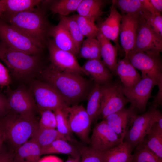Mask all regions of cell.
<instances>
[{
    "instance_id": "cell-9",
    "label": "cell",
    "mask_w": 162,
    "mask_h": 162,
    "mask_svg": "<svg viewBox=\"0 0 162 162\" xmlns=\"http://www.w3.org/2000/svg\"><path fill=\"white\" fill-rule=\"evenodd\" d=\"M122 86V84L112 82L100 85V114L104 118L123 109L129 102L123 92Z\"/></svg>"
},
{
    "instance_id": "cell-11",
    "label": "cell",
    "mask_w": 162,
    "mask_h": 162,
    "mask_svg": "<svg viewBox=\"0 0 162 162\" xmlns=\"http://www.w3.org/2000/svg\"><path fill=\"white\" fill-rule=\"evenodd\" d=\"M158 84L154 79L147 76H141L140 81L132 87L125 88L123 85L122 90L131 106L140 112H143L146 111L153 88Z\"/></svg>"
},
{
    "instance_id": "cell-46",
    "label": "cell",
    "mask_w": 162,
    "mask_h": 162,
    "mask_svg": "<svg viewBox=\"0 0 162 162\" xmlns=\"http://www.w3.org/2000/svg\"><path fill=\"white\" fill-rule=\"evenodd\" d=\"M80 157L79 154L75 156H70L65 162H80Z\"/></svg>"
},
{
    "instance_id": "cell-36",
    "label": "cell",
    "mask_w": 162,
    "mask_h": 162,
    "mask_svg": "<svg viewBox=\"0 0 162 162\" xmlns=\"http://www.w3.org/2000/svg\"><path fill=\"white\" fill-rule=\"evenodd\" d=\"M70 17L76 21L82 34L84 37L88 38H97L99 29L94 22L78 14Z\"/></svg>"
},
{
    "instance_id": "cell-18",
    "label": "cell",
    "mask_w": 162,
    "mask_h": 162,
    "mask_svg": "<svg viewBox=\"0 0 162 162\" xmlns=\"http://www.w3.org/2000/svg\"><path fill=\"white\" fill-rule=\"evenodd\" d=\"M82 68L95 83L104 85L112 82V73L101 59L88 60Z\"/></svg>"
},
{
    "instance_id": "cell-15",
    "label": "cell",
    "mask_w": 162,
    "mask_h": 162,
    "mask_svg": "<svg viewBox=\"0 0 162 162\" xmlns=\"http://www.w3.org/2000/svg\"><path fill=\"white\" fill-rule=\"evenodd\" d=\"M162 51V36L141 17L135 45L131 52Z\"/></svg>"
},
{
    "instance_id": "cell-2",
    "label": "cell",
    "mask_w": 162,
    "mask_h": 162,
    "mask_svg": "<svg viewBox=\"0 0 162 162\" xmlns=\"http://www.w3.org/2000/svg\"><path fill=\"white\" fill-rule=\"evenodd\" d=\"M43 6L15 14L4 13L1 18L45 46L52 26Z\"/></svg>"
},
{
    "instance_id": "cell-40",
    "label": "cell",
    "mask_w": 162,
    "mask_h": 162,
    "mask_svg": "<svg viewBox=\"0 0 162 162\" xmlns=\"http://www.w3.org/2000/svg\"><path fill=\"white\" fill-rule=\"evenodd\" d=\"M143 18L155 32L162 36V16L161 13L150 14Z\"/></svg>"
},
{
    "instance_id": "cell-6",
    "label": "cell",
    "mask_w": 162,
    "mask_h": 162,
    "mask_svg": "<svg viewBox=\"0 0 162 162\" xmlns=\"http://www.w3.org/2000/svg\"><path fill=\"white\" fill-rule=\"evenodd\" d=\"M161 119V112L157 109V106L152 105L146 112L136 116L125 135L124 141L128 143L133 150L143 142L153 124Z\"/></svg>"
},
{
    "instance_id": "cell-32",
    "label": "cell",
    "mask_w": 162,
    "mask_h": 162,
    "mask_svg": "<svg viewBox=\"0 0 162 162\" xmlns=\"http://www.w3.org/2000/svg\"><path fill=\"white\" fill-rule=\"evenodd\" d=\"M88 99L86 110L92 122L100 114L101 103L100 85L95 83Z\"/></svg>"
},
{
    "instance_id": "cell-16",
    "label": "cell",
    "mask_w": 162,
    "mask_h": 162,
    "mask_svg": "<svg viewBox=\"0 0 162 162\" xmlns=\"http://www.w3.org/2000/svg\"><path fill=\"white\" fill-rule=\"evenodd\" d=\"M119 36L125 58L134 48L141 16L135 14H122Z\"/></svg>"
},
{
    "instance_id": "cell-7",
    "label": "cell",
    "mask_w": 162,
    "mask_h": 162,
    "mask_svg": "<svg viewBox=\"0 0 162 162\" xmlns=\"http://www.w3.org/2000/svg\"><path fill=\"white\" fill-rule=\"evenodd\" d=\"M160 52L148 51L131 52L127 58L136 69L142 73L141 76H147L155 80L158 86L162 85V62Z\"/></svg>"
},
{
    "instance_id": "cell-48",
    "label": "cell",
    "mask_w": 162,
    "mask_h": 162,
    "mask_svg": "<svg viewBox=\"0 0 162 162\" xmlns=\"http://www.w3.org/2000/svg\"><path fill=\"white\" fill-rule=\"evenodd\" d=\"M4 12V8L2 0H0V18Z\"/></svg>"
},
{
    "instance_id": "cell-26",
    "label": "cell",
    "mask_w": 162,
    "mask_h": 162,
    "mask_svg": "<svg viewBox=\"0 0 162 162\" xmlns=\"http://www.w3.org/2000/svg\"><path fill=\"white\" fill-rule=\"evenodd\" d=\"M31 139L34 140L38 144L41 150L56 140L62 139L69 140L57 129L43 128L39 126Z\"/></svg>"
},
{
    "instance_id": "cell-41",
    "label": "cell",
    "mask_w": 162,
    "mask_h": 162,
    "mask_svg": "<svg viewBox=\"0 0 162 162\" xmlns=\"http://www.w3.org/2000/svg\"><path fill=\"white\" fill-rule=\"evenodd\" d=\"M11 80L9 71L7 68L0 62V87L3 88L11 83Z\"/></svg>"
},
{
    "instance_id": "cell-14",
    "label": "cell",
    "mask_w": 162,
    "mask_h": 162,
    "mask_svg": "<svg viewBox=\"0 0 162 162\" xmlns=\"http://www.w3.org/2000/svg\"><path fill=\"white\" fill-rule=\"evenodd\" d=\"M105 120L94 127L90 138V144L94 149L106 152L123 142Z\"/></svg>"
},
{
    "instance_id": "cell-43",
    "label": "cell",
    "mask_w": 162,
    "mask_h": 162,
    "mask_svg": "<svg viewBox=\"0 0 162 162\" xmlns=\"http://www.w3.org/2000/svg\"><path fill=\"white\" fill-rule=\"evenodd\" d=\"M158 91L154 97L152 105L156 106L161 105L162 104V86H158Z\"/></svg>"
},
{
    "instance_id": "cell-25",
    "label": "cell",
    "mask_w": 162,
    "mask_h": 162,
    "mask_svg": "<svg viewBox=\"0 0 162 162\" xmlns=\"http://www.w3.org/2000/svg\"><path fill=\"white\" fill-rule=\"evenodd\" d=\"M82 0H44L42 4L48 5L49 9L54 14L67 16L76 10Z\"/></svg>"
},
{
    "instance_id": "cell-42",
    "label": "cell",
    "mask_w": 162,
    "mask_h": 162,
    "mask_svg": "<svg viewBox=\"0 0 162 162\" xmlns=\"http://www.w3.org/2000/svg\"><path fill=\"white\" fill-rule=\"evenodd\" d=\"M10 111L7 97L0 91V118L5 116Z\"/></svg>"
},
{
    "instance_id": "cell-39",
    "label": "cell",
    "mask_w": 162,
    "mask_h": 162,
    "mask_svg": "<svg viewBox=\"0 0 162 162\" xmlns=\"http://www.w3.org/2000/svg\"><path fill=\"white\" fill-rule=\"evenodd\" d=\"M40 112L41 117L38 122L39 127L45 129H56V122L54 112L49 110L40 111Z\"/></svg>"
},
{
    "instance_id": "cell-34",
    "label": "cell",
    "mask_w": 162,
    "mask_h": 162,
    "mask_svg": "<svg viewBox=\"0 0 162 162\" xmlns=\"http://www.w3.org/2000/svg\"><path fill=\"white\" fill-rule=\"evenodd\" d=\"M135 148L131 162H162V159L152 151L143 142Z\"/></svg>"
},
{
    "instance_id": "cell-29",
    "label": "cell",
    "mask_w": 162,
    "mask_h": 162,
    "mask_svg": "<svg viewBox=\"0 0 162 162\" xmlns=\"http://www.w3.org/2000/svg\"><path fill=\"white\" fill-rule=\"evenodd\" d=\"M112 2L122 14H135L144 17L151 14L144 8L142 0H115Z\"/></svg>"
},
{
    "instance_id": "cell-30",
    "label": "cell",
    "mask_w": 162,
    "mask_h": 162,
    "mask_svg": "<svg viewBox=\"0 0 162 162\" xmlns=\"http://www.w3.org/2000/svg\"><path fill=\"white\" fill-rule=\"evenodd\" d=\"M40 0H2L4 13L15 14L32 9L41 4ZM3 13V14H4Z\"/></svg>"
},
{
    "instance_id": "cell-38",
    "label": "cell",
    "mask_w": 162,
    "mask_h": 162,
    "mask_svg": "<svg viewBox=\"0 0 162 162\" xmlns=\"http://www.w3.org/2000/svg\"><path fill=\"white\" fill-rule=\"evenodd\" d=\"M53 112L56 118L57 130L69 140V136L71 132L65 113L62 109H60Z\"/></svg>"
},
{
    "instance_id": "cell-1",
    "label": "cell",
    "mask_w": 162,
    "mask_h": 162,
    "mask_svg": "<svg viewBox=\"0 0 162 162\" xmlns=\"http://www.w3.org/2000/svg\"><path fill=\"white\" fill-rule=\"evenodd\" d=\"M42 74L45 82L54 87L69 106L88 99L95 84L81 75L61 71L51 64Z\"/></svg>"
},
{
    "instance_id": "cell-8",
    "label": "cell",
    "mask_w": 162,
    "mask_h": 162,
    "mask_svg": "<svg viewBox=\"0 0 162 162\" xmlns=\"http://www.w3.org/2000/svg\"><path fill=\"white\" fill-rule=\"evenodd\" d=\"M30 90L39 111L46 110L54 111L69 106L58 91L45 81H34Z\"/></svg>"
},
{
    "instance_id": "cell-19",
    "label": "cell",
    "mask_w": 162,
    "mask_h": 162,
    "mask_svg": "<svg viewBox=\"0 0 162 162\" xmlns=\"http://www.w3.org/2000/svg\"><path fill=\"white\" fill-rule=\"evenodd\" d=\"M50 36L53 38L55 45L58 48L69 52L76 56L79 55L74 43L63 22L60 20L58 24L52 26Z\"/></svg>"
},
{
    "instance_id": "cell-22",
    "label": "cell",
    "mask_w": 162,
    "mask_h": 162,
    "mask_svg": "<svg viewBox=\"0 0 162 162\" xmlns=\"http://www.w3.org/2000/svg\"><path fill=\"white\" fill-rule=\"evenodd\" d=\"M97 38L100 45L101 56L102 62L112 73H115L118 61L117 56L118 47L112 45L110 40L105 37L100 31Z\"/></svg>"
},
{
    "instance_id": "cell-44",
    "label": "cell",
    "mask_w": 162,
    "mask_h": 162,
    "mask_svg": "<svg viewBox=\"0 0 162 162\" xmlns=\"http://www.w3.org/2000/svg\"><path fill=\"white\" fill-rule=\"evenodd\" d=\"M0 162H14V154L6 152L0 153Z\"/></svg>"
},
{
    "instance_id": "cell-31",
    "label": "cell",
    "mask_w": 162,
    "mask_h": 162,
    "mask_svg": "<svg viewBox=\"0 0 162 162\" xmlns=\"http://www.w3.org/2000/svg\"><path fill=\"white\" fill-rule=\"evenodd\" d=\"M41 155L51 154H62L76 156L80 154L78 148L68 142L67 140L60 139L53 142L47 147L41 149Z\"/></svg>"
},
{
    "instance_id": "cell-37",
    "label": "cell",
    "mask_w": 162,
    "mask_h": 162,
    "mask_svg": "<svg viewBox=\"0 0 162 162\" xmlns=\"http://www.w3.org/2000/svg\"><path fill=\"white\" fill-rule=\"evenodd\" d=\"M80 162H105L106 152L98 151L91 146H81L78 148Z\"/></svg>"
},
{
    "instance_id": "cell-20",
    "label": "cell",
    "mask_w": 162,
    "mask_h": 162,
    "mask_svg": "<svg viewBox=\"0 0 162 162\" xmlns=\"http://www.w3.org/2000/svg\"><path fill=\"white\" fill-rule=\"evenodd\" d=\"M122 15L112 3L109 15L98 28L106 38L113 41L118 48V38Z\"/></svg>"
},
{
    "instance_id": "cell-10",
    "label": "cell",
    "mask_w": 162,
    "mask_h": 162,
    "mask_svg": "<svg viewBox=\"0 0 162 162\" xmlns=\"http://www.w3.org/2000/svg\"><path fill=\"white\" fill-rule=\"evenodd\" d=\"M71 132L75 134L84 142L90 144L89 136L92 123L86 109L78 104L68 106L62 109Z\"/></svg>"
},
{
    "instance_id": "cell-12",
    "label": "cell",
    "mask_w": 162,
    "mask_h": 162,
    "mask_svg": "<svg viewBox=\"0 0 162 162\" xmlns=\"http://www.w3.org/2000/svg\"><path fill=\"white\" fill-rule=\"evenodd\" d=\"M5 92L10 111L34 116L37 106L31 91L22 86L12 90L8 86Z\"/></svg>"
},
{
    "instance_id": "cell-23",
    "label": "cell",
    "mask_w": 162,
    "mask_h": 162,
    "mask_svg": "<svg viewBox=\"0 0 162 162\" xmlns=\"http://www.w3.org/2000/svg\"><path fill=\"white\" fill-rule=\"evenodd\" d=\"M41 155L40 147L30 139L16 149L14 162H39Z\"/></svg>"
},
{
    "instance_id": "cell-3",
    "label": "cell",
    "mask_w": 162,
    "mask_h": 162,
    "mask_svg": "<svg viewBox=\"0 0 162 162\" xmlns=\"http://www.w3.org/2000/svg\"><path fill=\"white\" fill-rule=\"evenodd\" d=\"M0 60L12 76L18 80L30 79L41 69L40 55H30L10 48L0 41Z\"/></svg>"
},
{
    "instance_id": "cell-45",
    "label": "cell",
    "mask_w": 162,
    "mask_h": 162,
    "mask_svg": "<svg viewBox=\"0 0 162 162\" xmlns=\"http://www.w3.org/2000/svg\"><path fill=\"white\" fill-rule=\"evenodd\" d=\"M150 1L154 8L161 13L162 11V0H150Z\"/></svg>"
},
{
    "instance_id": "cell-35",
    "label": "cell",
    "mask_w": 162,
    "mask_h": 162,
    "mask_svg": "<svg viewBox=\"0 0 162 162\" xmlns=\"http://www.w3.org/2000/svg\"><path fill=\"white\" fill-rule=\"evenodd\" d=\"M59 19L66 26L79 53L85 37L82 34L76 22L70 16H59Z\"/></svg>"
},
{
    "instance_id": "cell-28",
    "label": "cell",
    "mask_w": 162,
    "mask_h": 162,
    "mask_svg": "<svg viewBox=\"0 0 162 162\" xmlns=\"http://www.w3.org/2000/svg\"><path fill=\"white\" fill-rule=\"evenodd\" d=\"M143 141L147 146L158 157L162 159V127L157 122L152 125Z\"/></svg>"
},
{
    "instance_id": "cell-33",
    "label": "cell",
    "mask_w": 162,
    "mask_h": 162,
    "mask_svg": "<svg viewBox=\"0 0 162 162\" xmlns=\"http://www.w3.org/2000/svg\"><path fill=\"white\" fill-rule=\"evenodd\" d=\"M80 58L101 59L100 45L97 38H87L83 41L79 54Z\"/></svg>"
},
{
    "instance_id": "cell-13",
    "label": "cell",
    "mask_w": 162,
    "mask_h": 162,
    "mask_svg": "<svg viewBox=\"0 0 162 162\" xmlns=\"http://www.w3.org/2000/svg\"><path fill=\"white\" fill-rule=\"evenodd\" d=\"M46 46L49 51L51 64L57 69L63 71L87 76L79 64L76 56L70 52L58 48L52 39L48 38Z\"/></svg>"
},
{
    "instance_id": "cell-4",
    "label": "cell",
    "mask_w": 162,
    "mask_h": 162,
    "mask_svg": "<svg viewBox=\"0 0 162 162\" xmlns=\"http://www.w3.org/2000/svg\"><path fill=\"white\" fill-rule=\"evenodd\" d=\"M0 120L5 140L16 150L31 139L38 127L35 116L10 111Z\"/></svg>"
},
{
    "instance_id": "cell-5",
    "label": "cell",
    "mask_w": 162,
    "mask_h": 162,
    "mask_svg": "<svg viewBox=\"0 0 162 162\" xmlns=\"http://www.w3.org/2000/svg\"><path fill=\"white\" fill-rule=\"evenodd\" d=\"M0 40L15 50L32 55H40L45 46L0 18Z\"/></svg>"
},
{
    "instance_id": "cell-17",
    "label": "cell",
    "mask_w": 162,
    "mask_h": 162,
    "mask_svg": "<svg viewBox=\"0 0 162 162\" xmlns=\"http://www.w3.org/2000/svg\"><path fill=\"white\" fill-rule=\"evenodd\" d=\"M137 115L136 110L130 106L108 116L104 120L119 138L124 141L126 132Z\"/></svg>"
},
{
    "instance_id": "cell-27",
    "label": "cell",
    "mask_w": 162,
    "mask_h": 162,
    "mask_svg": "<svg viewBox=\"0 0 162 162\" xmlns=\"http://www.w3.org/2000/svg\"><path fill=\"white\" fill-rule=\"evenodd\" d=\"M133 150L123 141L106 152L105 162H131Z\"/></svg>"
},
{
    "instance_id": "cell-47",
    "label": "cell",
    "mask_w": 162,
    "mask_h": 162,
    "mask_svg": "<svg viewBox=\"0 0 162 162\" xmlns=\"http://www.w3.org/2000/svg\"><path fill=\"white\" fill-rule=\"evenodd\" d=\"M5 140L3 134L0 124V148L2 146L3 143Z\"/></svg>"
},
{
    "instance_id": "cell-24",
    "label": "cell",
    "mask_w": 162,
    "mask_h": 162,
    "mask_svg": "<svg viewBox=\"0 0 162 162\" xmlns=\"http://www.w3.org/2000/svg\"><path fill=\"white\" fill-rule=\"evenodd\" d=\"M104 4L101 0H82L76 11L79 15L94 23L104 13Z\"/></svg>"
},
{
    "instance_id": "cell-21",
    "label": "cell",
    "mask_w": 162,
    "mask_h": 162,
    "mask_svg": "<svg viewBox=\"0 0 162 162\" xmlns=\"http://www.w3.org/2000/svg\"><path fill=\"white\" fill-rule=\"evenodd\" d=\"M115 73L125 88L133 87L141 79V76L127 58L118 61Z\"/></svg>"
}]
</instances>
